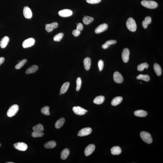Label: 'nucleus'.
Listing matches in <instances>:
<instances>
[{"label":"nucleus","mask_w":163,"mask_h":163,"mask_svg":"<svg viewBox=\"0 0 163 163\" xmlns=\"http://www.w3.org/2000/svg\"><path fill=\"white\" fill-rule=\"evenodd\" d=\"M126 26L128 29L132 32H135L137 28L135 21L131 17L128 18L127 20Z\"/></svg>","instance_id":"f257e3e1"},{"label":"nucleus","mask_w":163,"mask_h":163,"mask_svg":"<svg viewBox=\"0 0 163 163\" xmlns=\"http://www.w3.org/2000/svg\"><path fill=\"white\" fill-rule=\"evenodd\" d=\"M141 4L144 7L150 9H155L158 6V4L157 3L152 1L144 0L141 1Z\"/></svg>","instance_id":"f03ea898"},{"label":"nucleus","mask_w":163,"mask_h":163,"mask_svg":"<svg viewBox=\"0 0 163 163\" xmlns=\"http://www.w3.org/2000/svg\"><path fill=\"white\" fill-rule=\"evenodd\" d=\"M140 135L141 139L144 142L148 144H151L152 142V138L149 133L146 131H142Z\"/></svg>","instance_id":"7ed1b4c3"},{"label":"nucleus","mask_w":163,"mask_h":163,"mask_svg":"<svg viewBox=\"0 0 163 163\" xmlns=\"http://www.w3.org/2000/svg\"><path fill=\"white\" fill-rule=\"evenodd\" d=\"M19 110V106L15 104L11 106L8 110L7 115L9 117L14 116L18 112Z\"/></svg>","instance_id":"20e7f679"},{"label":"nucleus","mask_w":163,"mask_h":163,"mask_svg":"<svg viewBox=\"0 0 163 163\" xmlns=\"http://www.w3.org/2000/svg\"><path fill=\"white\" fill-rule=\"evenodd\" d=\"M35 40L33 38H30L26 39L23 42L22 45L24 48H27L32 46L35 43Z\"/></svg>","instance_id":"39448f33"},{"label":"nucleus","mask_w":163,"mask_h":163,"mask_svg":"<svg viewBox=\"0 0 163 163\" xmlns=\"http://www.w3.org/2000/svg\"><path fill=\"white\" fill-rule=\"evenodd\" d=\"M74 112L76 114L79 116H82L88 112L87 110L80 106H75L72 108Z\"/></svg>","instance_id":"423d86ee"},{"label":"nucleus","mask_w":163,"mask_h":163,"mask_svg":"<svg viewBox=\"0 0 163 163\" xmlns=\"http://www.w3.org/2000/svg\"><path fill=\"white\" fill-rule=\"evenodd\" d=\"M15 148L20 151H25L27 149L28 146L25 143L18 142L14 144Z\"/></svg>","instance_id":"0eeeda50"},{"label":"nucleus","mask_w":163,"mask_h":163,"mask_svg":"<svg viewBox=\"0 0 163 163\" xmlns=\"http://www.w3.org/2000/svg\"><path fill=\"white\" fill-rule=\"evenodd\" d=\"M92 129L90 128H83L79 131L78 133V135L80 136H83L88 135L91 134Z\"/></svg>","instance_id":"6e6552de"},{"label":"nucleus","mask_w":163,"mask_h":163,"mask_svg":"<svg viewBox=\"0 0 163 163\" xmlns=\"http://www.w3.org/2000/svg\"><path fill=\"white\" fill-rule=\"evenodd\" d=\"M130 55V51L127 48H124L123 51L121 54L122 58L124 62H128L129 61Z\"/></svg>","instance_id":"1a4fd4ad"},{"label":"nucleus","mask_w":163,"mask_h":163,"mask_svg":"<svg viewBox=\"0 0 163 163\" xmlns=\"http://www.w3.org/2000/svg\"><path fill=\"white\" fill-rule=\"evenodd\" d=\"M113 79L114 81L118 83H122L123 80L122 75L120 72L117 71L115 72L114 74Z\"/></svg>","instance_id":"9d476101"},{"label":"nucleus","mask_w":163,"mask_h":163,"mask_svg":"<svg viewBox=\"0 0 163 163\" xmlns=\"http://www.w3.org/2000/svg\"><path fill=\"white\" fill-rule=\"evenodd\" d=\"M95 148V146L94 144H90L88 145L85 150V155L86 156L90 155L94 151Z\"/></svg>","instance_id":"9b49d317"},{"label":"nucleus","mask_w":163,"mask_h":163,"mask_svg":"<svg viewBox=\"0 0 163 163\" xmlns=\"http://www.w3.org/2000/svg\"><path fill=\"white\" fill-rule=\"evenodd\" d=\"M72 11L70 9H65L59 11L58 14L62 17H68L72 15Z\"/></svg>","instance_id":"f8f14e48"},{"label":"nucleus","mask_w":163,"mask_h":163,"mask_svg":"<svg viewBox=\"0 0 163 163\" xmlns=\"http://www.w3.org/2000/svg\"><path fill=\"white\" fill-rule=\"evenodd\" d=\"M23 14L24 17L26 19H31L32 17V14L30 8L28 6H25L24 8Z\"/></svg>","instance_id":"ddd939ff"},{"label":"nucleus","mask_w":163,"mask_h":163,"mask_svg":"<svg viewBox=\"0 0 163 163\" xmlns=\"http://www.w3.org/2000/svg\"><path fill=\"white\" fill-rule=\"evenodd\" d=\"M108 24L104 23L100 24L97 27L95 30V32L96 34H99L107 30L108 28Z\"/></svg>","instance_id":"4468645a"},{"label":"nucleus","mask_w":163,"mask_h":163,"mask_svg":"<svg viewBox=\"0 0 163 163\" xmlns=\"http://www.w3.org/2000/svg\"><path fill=\"white\" fill-rule=\"evenodd\" d=\"M58 26V24L57 22H54L50 24H47L45 25V29L47 32H50L54 29L56 28Z\"/></svg>","instance_id":"2eb2a0df"},{"label":"nucleus","mask_w":163,"mask_h":163,"mask_svg":"<svg viewBox=\"0 0 163 163\" xmlns=\"http://www.w3.org/2000/svg\"><path fill=\"white\" fill-rule=\"evenodd\" d=\"M9 39L8 36H5L3 37L0 42V46L1 48H4L7 46L9 42Z\"/></svg>","instance_id":"dca6fc26"},{"label":"nucleus","mask_w":163,"mask_h":163,"mask_svg":"<svg viewBox=\"0 0 163 163\" xmlns=\"http://www.w3.org/2000/svg\"><path fill=\"white\" fill-rule=\"evenodd\" d=\"M91 60L89 57H86L84 60L83 63L85 70H90L91 65Z\"/></svg>","instance_id":"f3484780"},{"label":"nucleus","mask_w":163,"mask_h":163,"mask_svg":"<svg viewBox=\"0 0 163 163\" xmlns=\"http://www.w3.org/2000/svg\"><path fill=\"white\" fill-rule=\"evenodd\" d=\"M123 100L122 97L117 96L114 98L111 102V104L113 106H117L121 103Z\"/></svg>","instance_id":"a211bd4d"},{"label":"nucleus","mask_w":163,"mask_h":163,"mask_svg":"<svg viewBox=\"0 0 163 163\" xmlns=\"http://www.w3.org/2000/svg\"><path fill=\"white\" fill-rule=\"evenodd\" d=\"M111 153L113 155H118L121 154V149L119 146H116L112 148L111 149Z\"/></svg>","instance_id":"6ab92c4d"},{"label":"nucleus","mask_w":163,"mask_h":163,"mask_svg":"<svg viewBox=\"0 0 163 163\" xmlns=\"http://www.w3.org/2000/svg\"><path fill=\"white\" fill-rule=\"evenodd\" d=\"M152 22V19L150 16H147L145 18L144 20L142 22V24L143 27L145 29L147 28L148 25Z\"/></svg>","instance_id":"aec40b11"},{"label":"nucleus","mask_w":163,"mask_h":163,"mask_svg":"<svg viewBox=\"0 0 163 163\" xmlns=\"http://www.w3.org/2000/svg\"><path fill=\"white\" fill-rule=\"evenodd\" d=\"M65 122V119L63 118L59 119L56 122L55 124V127L57 129H59L63 126Z\"/></svg>","instance_id":"412c9836"},{"label":"nucleus","mask_w":163,"mask_h":163,"mask_svg":"<svg viewBox=\"0 0 163 163\" xmlns=\"http://www.w3.org/2000/svg\"><path fill=\"white\" fill-rule=\"evenodd\" d=\"M105 97L102 95L96 97L93 100V103L97 105L101 104L104 102Z\"/></svg>","instance_id":"4be33fe9"},{"label":"nucleus","mask_w":163,"mask_h":163,"mask_svg":"<svg viewBox=\"0 0 163 163\" xmlns=\"http://www.w3.org/2000/svg\"><path fill=\"white\" fill-rule=\"evenodd\" d=\"M134 113L135 116L139 117H145L147 115L146 111L142 110H136L134 111Z\"/></svg>","instance_id":"5701e85b"},{"label":"nucleus","mask_w":163,"mask_h":163,"mask_svg":"<svg viewBox=\"0 0 163 163\" xmlns=\"http://www.w3.org/2000/svg\"><path fill=\"white\" fill-rule=\"evenodd\" d=\"M70 154V151L67 148L64 149L62 151L61 153V158L62 159L65 160L68 157Z\"/></svg>","instance_id":"b1692460"},{"label":"nucleus","mask_w":163,"mask_h":163,"mask_svg":"<svg viewBox=\"0 0 163 163\" xmlns=\"http://www.w3.org/2000/svg\"><path fill=\"white\" fill-rule=\"evenodd\" d=\"M154 68L155 72L158 76H160L161 75L162 70L160 66L157 64H155L154 66Z\"/></svg>","instance_id":"393cba45"},{"label":"nucleus","mask_w":163,"mask_h":163,"mask_svg":"<svg viewBox=\"0 0 163 163\" xmlns=\"http://www.w3.org/2000/svg\"><path fill=\"white\" fill-rule=\"evenodd\" d=\"M56 143L54 141L48 142L44 145V147L46 149H52L55 147Z\"/></svg>","instance_id":"a878e982"},{"label":"nucleus","mask_w":163,"mask_h":163,"mask_svg":"<svg viewBox=\"0 0 163 163\" xmlns=\"http://www.w3.org/2000/svg\"><path fill=\"white\" fill-rule=\"evenodd\" d=\"M39 67L37 65H34L28 68L26 71V73L29 74L34 73L38 69Z\"/></svg>","instance_id":"bb28decb"},{"label":"nucleus","mask_w":163,"mask_h":163,"mask_svg":"<svg viewBox=\"0 0 163 163\" xmlns=\"http://www.w3.org/2000/svg\"><path fill=\"white\" fill-rule=\"evenodd\" d=\"M70 83L69 82H66L62 85L60 90V93L62 94L65 93L68 90Z\"/></svg>","instance_id":"cd10ccee"},{"label":"nucleus","mask_w":163,"mask_h":163,"mask_svg":"<svg viewBox=\"0 0 163 163\" xmlns=\"http://www.w3.org/2000/svg\"><path fill=\"white\" fill-rule=\"evenodd\" d=\"M116 41L115 40H110L107 41L105 43L103 44L102 46V47L104 49H106L109 47L111 44H115L116 43Z\"/></svg>","instance_id":"c85d7f7f"},{"label":"nucleus","mask_w":163,"mask_h":163,"mask_svg":"<svg viewBox=\"0 0 163 163\" xmlns=\"http://www.w3.org/2000/svg\"><path fill=\"white\" fill-rule=\"evenodd\" d=\"M94 20L93 17L89 16H85L83 18V21L84 24L88 25L93 22Z\"/></svg>","instance_id":"c756f323"},{"label":"nucleus","mask_w":163,"mask_h":163,"mask_svg":"<svg viewBox=\"0 0 163 163\" xmlns=\"http://www.w3.org/2000/svg\"><path fill=\"white\" fill-rule=\"evenodd\" d=\"M149 65L146 62H144L140 64L137 66V70L140 71H143L145 68L147 69L148 68Z\"/></svg>","instance_id":"7c9ffc66"},{"label":"nucleus","mask_w":163,"mask_h":163,"mask_svg":"<svg viewBox=\"0 0 163 163\" xmlns=\"http://www.w3.org/2000/svg\"><path fill=\"white\" fill-rule=\"evenodd\" d=\"M33 130L34 131L42 132L44 130L43 126L40 123L38 124L33 128Z\"/></svg>","instance_id":"2f4dec72"},{"label":"nucleus","mask_w":163,"mask_h":163,"mask_svg":"<svg viewBox=\"0 0 163 163\" xmlns=\"http://www.w3.org/2000/svg\"><path fill=\"white\" fill-rule=\"evenodd\" d=\"M136 79L138 80H141L146 81H149L150 80V77L147 75H143L141 74L136 77Z\"/></svg>","instance_id":"473e14b6"},{"label":"nucleus","mask_w":163,"mask_h":163,"mask_svg":"<svg viewBox=\"0 0 163 163\" xmlns=\"http://www.w3.org/2000/svg\"><path fill=\"white\" fill-rule=\"evenodd\" d=\"M41 112L46 116H49L50 115L49 112V108L48 106H45L41 109Z\"/></svg>","instance_id":"72a5a7b5"},{"label":"nucleus","mask_w":163,"mask_h":163,"mask_svg":"<svg viewBox=\"0 0 163 163\" xmlns=\"http://www.w3.org/2000/svg\"><path fill=\"white\" fill-rule=\"evenodd\" d=\"M64 35V34L62 33H59L56 34L54 37V41H56V42H60L62 39Z\"/></svg>","instance_id":"f704fd0d"},{"label":"nucleus","mask_w":163,"mask_h":163,"mask_svg":"<svg viewBox=\"0 0 163 163\" xmlns=\"http://www.w3.org/2000/svg\"><path fill=\"white\" fill-rule=\"evenodd\" d=\"M27 61V60L26 59H23L21 61L16 65L15 66V68L16 69H19L22 68Z\"/></svg>","instance_id":"c9c22d12"},{"label":"nucleus","mask_w":163,"mask_h":163,"mask_svg":"<svg viewBox=\"0 0 163 163\" xmlns=\"http://www.w3.org/2000/svg\"><path fill=\"white\" fill-rule=\"evenodd\" d=\"M44 134V133L42 132L34 131L32 133V137L36 138L42 137Z\"/></svg>","instance_id":"e433bc0d"},{"label":"nucleus","mask_w":163,"mask_h":163,"mask_svg":"<svg viewBox=\"0 0 163 163\" xmlns=\"http://www.w3.org/2000/svg\"><path fill=\"white\" fill-rule=\"evenodd\" d=\"M77 87L76 90L77 91H78L80 90L81 87V86L82 80L81 78L80 77L77 78L76 81Z\"/></svg>","instance_id":"4c0bfd02"},{"label":"nucleus","mask_w":163,"mask_h":163,"mask_svg":"<svg viewBox=\"0 0 163 163\" xmlns=\"http://www.w3.org/2000/svg\"><path fill=\"white\" fill-rule=\"evenodd\" d=\"M98 65L100 71H102L103 70L104 66V62L103 61L101 60H100L98 61Z\"/></svg>","instance_id":"58836bf2"},{"label":"nucleus","mask_w":163,"mask_h":163,"mask_svg":"<svg viewBox=\"0 0 163 163\" xmlns=\"http://www.w3.org/2000/svg\"><path fill=\"white\" fill-rule=\"evenodd\" d=\"M101 1L102 0H86L87 3L92 4H98L100 3Z\"/></svg>","instance_id":"ea45409f"},{"label":"nucleus","mask_w":163,"mask_h":163,"mask_svg":"<svg viewBox=\"0 0 163 163\" xmlns=\"http://www.w3.org/2000/svg\"><path fill=\"white\" fill-rule=\"evenodd\" d=\"M72 33L74 36L76 37L80 35V31L77 30L76 29L72 31Z\"/></svg>","instance_id":"a19ab883"},{"label":"nucleus","mask_w":163,"mask_h":163,"mask_svg":"<svg viewBox=\"0 0 163 163\" xmlns=\"http://www.w3.org/2000/svg\"><path fill=\"white\" fill-rule=\"evenodd\" d=\"M83 24L81 23H79L77 24V30L81 31L83 30Z\"/></svg>","instance_id":"79ce46f5"},{"label":"nucleus","mask_w":163,"mask_h":163,"mask_svg":"<svg viewBox=\"0 0 163 163\" xmlns=\"http://www.w3.org/2000/svg\"><path fill=\"white\" fill-rule=\"evenodd\" d=\"M5 58L4 57H0V65L4 62Z\"/></svg>","instance_id":"37998d69"},{"label":"nucleus","mask_w":163,"mask_h":163,"mask_svg":"<svg viewBox=\"0 0 163 163\" xmlns=\"http://www.w3.org/2000/svg\"><path fill=\"white\" fill-rule=\"evenodd\" d=\"M6 163H14V162H6Z\"/></svg>","instance_id":"c03bdc74"},{"label":"nucleus","mask_w":163,"mask_h":163,"mask_svg":"<svg viewBox=\"0 0 163 163\" xmlns=\"http://www.w3.org/2000/svg\"><path fill=\"white\" fill-rule=\"evenodd\" d=\"M61 94H61V93H60V95H61Z\"/></svg>","instance_id":"a18cd8bd"},{"label":"nucleus","mask_w":163,"mask_h":163,"mask_svg":"<svg viewBox=\"0 0 163 163\" xmlns=\"http://www.w3.org/2000/svg\"><path fill=\"white\" fill-rule=\"evenodd\" d=\"M1 144H0V146H1Z\"/></svg>","instance_id":"49530a36"}]
</instances>
